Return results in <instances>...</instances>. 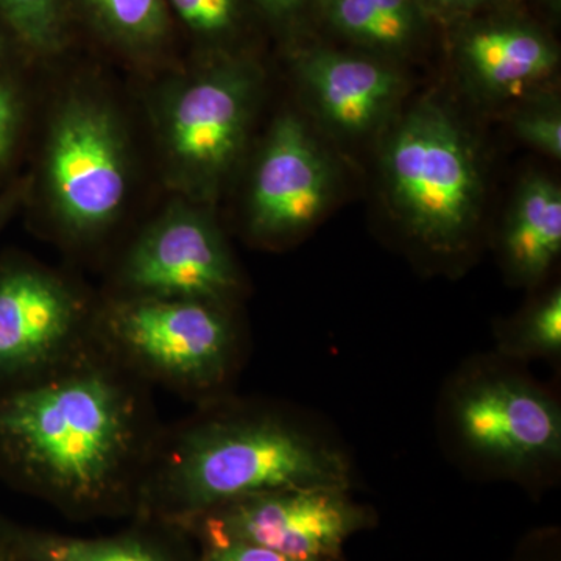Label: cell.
I'll return each mask as SVG.
<instances>
[{
  "label": "cell",
  "instance_id": "obj_28",
  "mask_svg": "<svg viewBox=\"0 0 561 561\" xmlns=\"http://www.w3.org/2000/svg\"><path fill=\"white\" fill-rule=\"evenodd\" d=\"M546 3H548L549 7H551L552 11H557L559 13L561 9V0H545Z\"/></svg>",
  "mask_w": 561,
  "mask_h": 561
},
{
  "label": "cell",
  "instance_id": "obj_13",
  "mask_svg": "<svg viewBox=\"0 0 561 561\" xmlns=\"http://www.w3.org/2000/svg\"><path fill=\"white\" fill-rule=\"evenodd\" d=\"M459 54L472 79L496 94L545 79L559 62L552 41L516 21L483 22L461 35Z\"/></svg>",
  "mask_w": 561,
  "mask_h": 561
},
{
  "label": "cell",
  "instance_id": "obj_30",
  "mask_svg": "<svg viewBox=\"0 0 561 561\" xmlns=\"http://www.w3.org/2000/svg\"><path fill=\"white\" fill-rule=\"evenodd\" d=\"M5 556H7L5 548H3V546H2V545H0V561H2L3 559H5Z\"/></svg>",
  "mask_w": 561,
  "mask_h": 561
},
{
  "label": "cell",
  "instance_id": "obj_25",
  "mask_svg": "<svg viewBox=\"0 0 561 561\" xmlns=\"http://www.w3.org/2000/svg\"><path fill=\"white\" fill-rule=\"evenodd\" d=\"M31 179L18 176L16 180L11 181L3 190H0V231L5 228L11 217L27 201L28 194H31Z\"/></svg>",
  "mask_w": 561,
  "mask_h": 561
},
{
  "label": "cell",
  "instance_id": "obj_1",
  "mask_svg": "<svg viewBox=\"0 0 561 561\" xmlns=\"http://www.w3.org/2000/svg\"><path fill=\"white\" fill-rule=\"evenodd\" d=\"M146 382L91 341L0 391V474L77 516L138 508L158 432Z\"/></svg>",
  "mask_w": 561,
  "mask_h": 561
},
{
  "label": "cell",
  "instance_id": "obj_11",
  "mask_svg": "<svg viewBox=\"0 0 561 561\" xmlns=\"http://www.w3.org/2000/svg\"><path fill=\"white\" fill-rule=\"evenodd\" d=\"M334 191V171L306 125L286 114L273 124L254 169L249 227L254 238L280 239L319 219Z\"/></svg>",
  "mask_w": 561,
  "mask_h": 561
},
{
  "label": "cell",
  "instance_id": "obj_9",
  "mask_svg": "<svg viewBox=\"0 0 561 561\" xmlns=\"http://www.w3.org/2000/svg\"><path fill=\"white\" fill-rule=\"evenodd\" d=\"M127 297L227 305L239 289L227 242L208 214L176 205L151 224L122 262Z\"/></svg>",
  "mask_w": 561,
  "mask_h": 561
},
{
  "label": "cell",
  "instance_id": "obj_20",
  "mask_svg": "<svg viewBox=\"0 0 561 561\" xmlns=\"http://www.w3.org/2000/svg\"><path fill=\"white\" fill-rule=\"evenodd\" d=\"M168 5L195 36L221 44L241 31L245 0H168Z\"/></svg>",
  "mask_w": 561,
  "mask_h": 561
},
{
  "label": "cell",
  "instance_id": "obj_22",
  "mask_svg": "<svg viewBox=\"0 0 561 561\" xmlns=\"http://www.w3.org/2000/svg\"><path fill=\"white\" fill-rule=\"evenodd\" d=\"M516 136L524 142L560 160L561 114L559 106L540 105L524 110L513 122Z\"/></svg>",
  "mask_w": 561,
  "mask_h": 561
},
{
  "label": "cell",
  "instance_id": "obj_29",
  "mask_svg": "<svg viewBox=\"0 0 561 561\" xmlns=\"http://www.w3.org/2000/svg\"><path fill=\"white\" fill-rule=\"evenodd\" d=\"M10 524L3 522L2 518H0V538H2V535L5 534V530L9 529Z\"/></svg>",
  "mask_w": 561,
  "mask_h": 561
},
{
  "label": "cell",
  "instance_id": "obj_12",
  "mask_svg": "<svg viewBox=\"0 0 561 561\" xmlns=\"http://www.w3.org/2000/svg\"><path fill=\"white\" fill-rule=\"evenodd\" d=\"M297 72L324 121L346 135L370 131L401 90L400 77L389 66L320 47L302 51Z\"/></svg>",
  "mask_w": 561,
  "mask_h": 561
},
{
  "label": "cell",
  "instance_id": "obj_15",
  "mask_svg": "<svg viewBox=\"0 0 561 561\" xmlns=\"http://www.w3.org/2000/svg\"><path fill=\"white\" fill-rule=\"evenodd\" d=\"M11 561H186L172 542L150 531L76 538L9 526L0 538Z\"/></svg>",
  "mask_w": 561,
  "mask_h": 561
},
{
  "label": "cell",
  "instance_id": "obj_21",
  "mask_svg": "<svg viewBox=\"0 0 561 561\" xmlns=\"http://www.w3.org/2000/svg\"><path fill=\"white\" fill-rule=\"evenodd\" d=\"M519 356L556 357L561 353V291L542 298L519 324L511 348Z\"/></svg>",
  "mask_w": 561,
  "mask_h": 561
},
{
  "label": "cell",
  "instance_id": "obj_6",
  "mask_svg": "<svg viewBox=\"0 0 561 561\" xmlns=\"http://www.w3.org/2000/svg\"><path fill=\"white\" fill-rule=\"evenodd\" d=\"M116 111L90 94L58 106L41 160V190L58 227L73 241L103 234L130 191V153Z\"/></svg>",
  "mask_w": 561,
  "mask_h": 561
},
{
  "label": "cell",
  "instance_id": "obj_4",
  "mask_svg": "<svg viewBox=\"0 0 561 561\" xmlns=\"http://www.w3.org/2000/svg\"><path fill=\"white\" fill-rule=\"evenodd\" d=\"M92 334L140 381L205 398L227 382L238 335L225 305L122 297L94 319Z\"/></svg>",
  "mask_w": 561,
  "mask_h": 561
},
{
  "label": "cell",
  "instance_id": "obj_18",
  "mask_svg": "<svg viewBox=\"0 0 561 561\" xmlns=\"http://www.w3.org/2000/svg\"><path fill=\"white\" fill-rule=\"evenodd\" d=\"M0 22L27 54L47 57L65 43L62 0H0Z\"/></svg>",
  "mask_w": 561,
  "mask_h": 561
},
{
  "label": "cell",
  "instance_id": "obj_7",
  "mask_svg": "<svg viewBox=\"0 0 561 561\" xmlns=\"http://www.w3.org/2000/svg\"><path fill=\"white\" fill-rule=\"evenodd\" d=\"M360 523V512L346 500L345 490L305 486L231 502L175 529L202 545L241 541L294 561H335Z\"/></svg>",
  "mask_w": 561,
  "mask_h": 561
},
{
  "label": "cell",
  "instance_id": "obj_26",
  "mask_svg": "<svg viewBox=\"0 0 561 561\" xmlns=\"http://www.w3.org/2000/svg\"><path fill=\"white\" fill-rule=\"evenodd\" d=\"M421 10H434L438 13H463L482 7L490 0H416Z\"/></svg>",
  "mask_w": 561,
  "mask_h": 561
},
{
  "label": "cell",
  "instance_id": "obj_10",
  "mask_svg": "<svg viewBox=\"0 0 561 561\" xmlns=\"http://www.w3.org/2000/svg\"><path fill=\"white\" fill-rule=\"evenodd\" d=\"M454 424L471 453L507 470H531L560 457V409L519 379L471 383L457 398Z\"/></svg>",
  "mask_w": 561,
  "mask_h": 561
},
{
  "label": "cell",
  "instance_id": "obj_3",
  "mask_svg": "<svg viewBox=\"0 0 561 561\" xmlns=\"http://www.w3.org/2000/svg\"><path fill=\"white\" fill-rule=\"evenodd\" d=\"M391 208L409 234L454 251L478 221L483 183L478 153L460 122L437 103L415 106L383 151Z\"/></svg>",
  "mask_w": 561,
  "mask_h": 561
},
{
  "label": "cell",
  "instance_id": "obj_5",
  "mask_svg": "<svg viewBox=\"0 0 561 561\" xmlns=\"http://www.w3.org/2000/svg\"><path fill=\"white\" fill-rule=\"evenodd\" d=\"M260 92L250 62L221 58L171 84L158 105V139L173 186L216 197L245 150Z\"/></svg>",
  "mask_w": 561,
  "mask_h": 561
},
{
  "label": "cell",
  "instance_id": "obj_24",
  "mask_svg": "<svg viewBox=\"0 0 561 561\" xmlns=\"http://www.w3.org/2000/svg\"><path fill=\"white\" fill-rule=\"evenodd\" d=\"M250 2L276 27L291 31L305 20L312 0H250Z\"/></svg>",
  "mask_w": 561,
  "mask_h": 561
},
{
  "label": "cell",
  "instance_id": "obj_31",
  "mask_svg": "<svg viewBox=\"0 0 561 561\" xmlns=\"http://www.w3.org/2000/svg\"><path fill=\"white\" fill-rule=\"evenodd\" d=\"M2 561H11L10 557H9V552H7L5 559H3Z\"/></svg>",
  "mask_w": 561,
  "mask_h": 561
},
{
  "label": "cell",
  "instance_id": "obj_17",
  "mask_svg": "<svg viewBox=\"0 0 561 561\" xmlns=\"http://www.w3.org/2000/svg\"><path fill=\"white\" fill-rule=\"evenodd\" d=\"M91 21L133 51L157 49L171 31L168 0H80Z\"/></svg>",
  "mask_w": 561,
  "mask_h": 561
},
{
  "label": "cell",
  "instance_id": "obj_14",
  "mask_svg": "<svg viewBox=\"0 0 561 561\" xmlns=\"http://www.w3.org/2000/svg\"><path fill=\"white\" fill-rule=\"evenodd\" d=\"M505 257L519 279L537 280L561 251V191L552 180L524 181L504 234Z\"/></svg>",
  "mask_w": 561,
  "mask_h": 561
},
{
  "label": "cell",
  "instance_id": "obj_27",
  "mask_svg": "<svg viewBox=\"0 0 561 561\" xmlns=\"http://www.w3.org/2000/svg\"><path fill=\"white\" fill-rule=\"evenodd\" d=\"M21 50L16 41L7 31L5 25L0 22V69L14 68V54Z\"/></svg>",
  "mask_w": 561,
  "mask_h": 561
},
{
  "label": "cell",
  "instance_id": "obj_16",
  "mask_svg": "<svg viewBox=\"0 0 561 561\" xmlns=\"http://www.w3.org/2000/svg\"><path fill=\"white\" fill-rule=\"evenodd\" d=\"M324 16L345 38L378 51H404L424 27L416 0H319Z\"/></svg>",
  "mask_w": 561,
  "mask_h": 561
},
{
  "label": "cell",
  "instance_id": "obj_8",
  "mask_svg": "<svg viewBox=\"0 0 561 561\" xmlns=\"http://www.w3.org/2000/svg\"><path fill=\"white\" fill-rule=\"evenodd\" d=\"M79 291L33 262L0 260V391L68 359L92 337Z\"/></svg>",
  "mask_w": 561,
  "mask_h": 561
},
{
  "label": "cell",
  "instance_id": "obj_19",
  "mask_svg": "<svg viewBox=\"0 0 561 561\" xmlns=\"http://www.w3.org/2000/svg\"><path fill=\"white\" fill-rule=\"evenodd\" d=\"M28 91L18 66L0 69V190L16 180L13 175L27 135Z\"/></svg>",
  "mask_w": 561,
  "mask_h": 561
},
{
  "label": "cell",
  "instance_id": "obj_2",
  "mask_svg": "<svg viewBox=\"0 0 561 561\" xmlns=\"http://www.w3.org/2000/svg\"><path fill=\"white\" fill-rule=\"evenodd\" d=\"M348 482L345 457L283 416L203 412L160 434L136 512L175 527L256 494Z\"/></svg>",
  "mask_w": 561,
  "mask_h": 561
},
{
  "label": "cell",
  "instance_id": "obj_23",
  "mask_svg": "<svg viewBox=\"0 0 561 561\" xmlns=\"http://www.w3.org/2000/svg\"><path fill=\"white\" fill-rule=\"evenodd\" d=\"M195 561H294L261 546L227 541L203 545L201 559Z\"/></svg>",
  "mask_w": 561,
  "mask_h": 561
}]
</instances>
